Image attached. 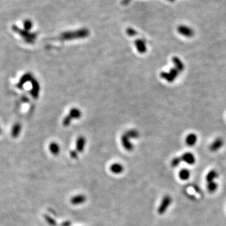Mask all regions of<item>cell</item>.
<instances>
[{"label": "cell", "mask_w": 226, "mask_h": 226, "mask_svg": "<svg viewBox=\"0 0 226 226\" xmlns=\"http://www.w3.org/2000/svg\"><path fill=\"white\" fill-rule=\"evenodd\" d=\"M89 35V32L88 30H81L76 32H66L62 34V38L63 40H72L75 39H80V38H84Z\"/></svg>", "instance_id": "6da1fadb"}, {"label": "cell", "mask_w": 226, "mask_h": 226, "mask_svg": "<svg viewBox=\"0 0 226 226\" xmlns=\"http://www.w3.org/2000/svg\"><path fill=\"white\" fill-rule=\"evenodd\" d=\"M178 74L179 72L175 68H172V69L170 70L168 72H162L160 74V77L168 82H173L175 80V79L178 77Z\"/></svg>", "instance_id": "7a4b0ae2"}, {"label": "cell", "mask_w": 226, "mask_h": 226, "mask_svg": "<svg viewBox=\"0 0 226 226\" xmlns=\"http://www.w3.org/2000/svg\"><path fill=\"white\" fill-rule=\"evenodd\" d=\"M171 203H172L171 197L168 195L165 196V197L163 198V200H162L161 204L159 207V208H158V214H163L166 212V210H167V209L168 208V207L170 205Z\"/></svg>", "instance_id": "3957f363"}, {"label": "cell", "mask_w": 226, "mask_h": 226, "mask_svg": "<svg viewBox=\"0 0 226 226\" xmlns=\"http://www.w3.org/2000/svg\"><path fill=\"white\" fill-rule=\"evenodd\" d=\"M178 32L180 35L187 38H190L194 35V30L188 26L185 25H180L178 26Z\"/></svg>", "instance_id": "277c9868"}, {"label": "cell", "mask_w": 226, "mask_h": 226, "mask_svg": "<svg viewBox=\"0 0 226 226\" xmlns=\"http://www.w3.org/2000/svg\"><path fill=\"white\" fill-rule=\"evenodd\" d=\"M121 143L123 147L126 150L131 152L133 149V145L130 141V138H128L126 134L124 133L121 137Z\"/></svg>", "instance_id": "5b68a950"}, {"label": "cell", "mask_w": 226, "mask_h": 226, "mask_svg": "<svg viewBox=\"0 0 226 226\" xmlns=\"http://www.w3.org/2000/svg\"><path fill=\"white\" fill-rule=\"evenodd\" d=\"M182 161L185 162L188 165H193L195 162L194 155L191 153H185L180 157Z\"/></svg>", "instance_id": "8992f818"}, {"label": "cell", "mask_w": 226, "mask_h": 226, "mask_svg": "<svg viewBox=\"0 0 226 226\" xmlns=\"http://www.w3.org/2000/svg\"><path fill=\"white\" fill-rule=\"evenodd\" d=\"M137 50L140 54H145L146 52V46L145 41L142 39H137L134 42Z\"/></svg>", "instance_id": "52a82bcc"}, {"label": "cell", "mask_w": 226, "mask_h": 226, "mask_svg": "<svg viewBox=\"0 0 226 226\" xmlns=\"http://www.w3.org/2000/svg\"><path fill=\"white\" fill-rule=\"evenodd\" d=\"M224 145V141L222 138H217L210 146V150L212 152H217Z\"/></svg>", "instance_id": "ba28073f"}, {"label": "cell", "mask_w": 226, "mask_h": 226, "mask_svg": "<svg viewBox=\"0 0 226 226\" xmlns=\"http://www.w3.org/2000/svg\"><path fill=\"white\" fill-rule=\"evenodd\" d=\"M172 62L173 63H174L175 68L179 72H182L183 71L185 68L184 64L182 62V60H181L178 57H173Z\"/></svg>", "instance_id": "9c48e42d"}, {"label": "cell", "mask_w": 226, "mask_h": 226, "mask_svg": "<svg viewBox=\"0 0 226 226\" xmlns=\"http://www.w3.org/2000/svg\"><path fill=\"white\" fill-rule=\"evenodd\" d=\"M86 201V197L84 195H78L74 196V197L71 198V203L73 205H79L81 203H84Z\"/></svg>", "instance_id": "30bf717a"}, {"label": "cell", "mask_w": 226, "mask_h": 226, "mask_svg": "<svg viewBox=\"0 0 226 226\" xmlns=\"http://www.w3.org/2000/svg\"><path fill=\"white\" fill-rule=\"evenodd\" d=\"M197 141V135L194 133H190L187 135V136L185 138V143L186 144L189 146H193Z\"/></svg>", "instance_id": "8fae6325"}, {"label": "cell", "mask_w": 226, "mask_h": 226, "mask_svg": "<svg viewBox=\"0 0 226 226\" xmlns=\"http://www.w3.org/2000/svg\"><path fill=\"white\" fill-rule=\"evenodd\" d=\"M85 143L86 141L84 137L80 136L78 138L76 143V148L77 152L80 153H82L83 152V150L84 149Z\"/></svg>", "instance_id": "7c38bea8"}, {"label": "cell", "mask_w": 226, "mask_h": 226, "mask_svg": "<svg viewBox=\"0 0 226 226\" xmlns=\"http://www.w3.org/2000/svg\"><path fill=\"white\" fill-rule=\"evenodd\" d=\"M110 170H111V172L116 173V174H119V173H121L123 172L124 168H123L122 165H121V164L118 163H113L112 165H111V167H110Z\"/></svg>", "instance_id": "4fadbf2b"}, {"label": "cell", "mask_w": 226, "mask_h": 226, "mask_svg": "<svg viewBox=\"0 0 226 226\" xmlns=\"http://www.w3.org/2000/svg\"><path fill=\"white\" fill-rule=\"evenodd\" d=\"M81 111L79 109L74 107L71 109L69 112V115L71 117L72 119H79L81 117Z\"/></svg>", "instance_id": "5bb4252c"}, {"label": "cell", "mask_w": 226, "mask_h": 226, "mask_svg": "<svg viewBox=\"0 0 226 226\" xmlns=\"http://www.w3.org/2000/svg\"><path fill=\"white\" fill-rule=\"evenodd\" d=\"M49 150H50V152L54 154V155H57L60 152V147L57 143H52L49 146Z\"/></svg>", "instance_id": "9a60e30c"}, {"label": "cell", "mask_w": 226, "mask_h": 226, "mask_svg": "<svg viewBox=\"0 0 226 226\" xmlns=\"http://www.w3.org/2000/svg\"><path fill=\"white\" fill-rule=\"evenodd\" d=\"M190 172L187 169H182V170H180L179 173V177L180 179L183 180H186L189 178L190 177Z\"/></svg>", "instance_id": "2e32d148"}, {"label": "cell", "mask_w": 226, "mask_h": 226, "mask_svg": "<svg viewBox=\"0 0 226 226\" xmlns=\"http://www.w3.org/2000/svg\"><path fill=\"white\" fill-rule=\"evenodd\" d=\"M125 134L129 138H138L139 136V132L135 130H128Z\"/></svg>", "instance_id": "e0dca14e"}, {"label": "cell", "mask_w": 226, "mask_h": 226, "mask_svg": "<svg viewBox=\"0 0 226 226\" xmlns=\"http://www.w3.org/2000/svg\"><path fill=\"white\" fill-rule=\"evenodd\" d=\"M217 177V173L215 170H211L210 172H209L208 174H207L206 176V180L207 182H208V183L214 182V180L216 179Z\"/></svg>", "instance_id": "ac0fdd59"}, {"label": "cell", "mask_w": 226, "mask_h": 226, "mask_svg": "<svg viewBox=\"0 0 226 226\" xmlns=\"http://www.w3.org/2000/svg\"><path fill=\"white\" fill-rule=\"evenodd\" d=\"M217 184L214 182H209L207 185V189L210 193H213L217 190Z\"/></svg>", "instance_id": "d6986e66"}, {"label": "cell", "mask_w": 226, "mask_h": 226, "mask_svg": "<svg viewBox=\"0 0 226 226\" xmlns=\"http://www.w3.org/2000/svg\"><path fill=\"white\" fill-rule=\"evenodd\" d=\"M72 120V119L71 117L68 114L67 116H65V118H64L63 120V123H62L63 125L64 126H68L70 124Z\"/></svg>", "instance_id": "ffe728a7"}, {"label": "cell", "mask_w": 226, "mask_h": 226, "mask_svg": "<svg viewBox=\"0 0 226 226\" xmlns=\"http://www.w3.org/2000/svg\"><path fill=\"white\" fill-rule=\"evenodd\" d=\"M181 161H182V160H181V158L179 157H176V158H173V160L172 161V163H171L172 166L173 167H178Z\"/></svg>", "instance_id": "44dd1931"}, {"label": "cell", "mask_w": 226, "mask_h": 226, "mask_svg": "<svg viewBox=\"0 0 226 226\" xmlns=\"http://www.w3.org/2000/svg\"><path fill=\"white\" fill-rule=\"evenodd\" d=\"M45 218L47 220L48 223L50 224V225L52 226H57V222L55 221L54 219H53V218L52 217H50V216H45Z\"/></svg>", "instance_id": "7402d4cb"}, {"label": "cell", "mask_w": 226, "mask_h": 226, "mask_svg": "<svg viewBox=\"0 0 226 226\" xmlns=\"http://www.w3.org/2000/svg\"><path fill=\"white\" fill-rule=\"evenodd\" d=\"M126 32H127V35H129V36H130V37H134V36H135L136 35H137V32H136V30H134V29L131 28H128V29L127 30Z\"/></svg>", "instance_id": "603a6c76"}, {"label": "cell", "mask_w": 226, "mask_h": 226, "mask_svg": "<svg viewBox=\"0 0 226 226\" xmlns=\"http://www.w3.org/2000/svg\"><path fill=\"white\" fill-rule=\"evenodd\" d=\"M70 156L74 158V159H77L78 158V154H77V151L75 150H72L70 152Z\"/></svg>", "instance_id": "cb8c5ba5"}, {"label": "cell", "mask_w": 226, "mask_h": 226, "mask_svg": "<svg viewBox=\"0 0 226 226\" xmlns=\"http://www.w3.org/2000/svg\"><path fill=\"white\" fill-rule=\"evenodd\" d=\"M71 222L69 221H65L61 224V226H70Z\"/></svg>", "instance_id": "d4e9b609"}]
</instances>
